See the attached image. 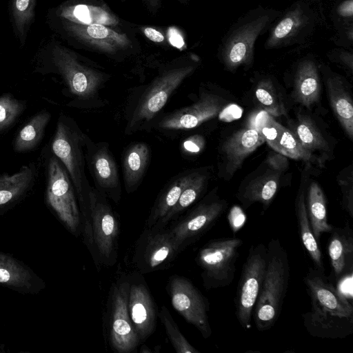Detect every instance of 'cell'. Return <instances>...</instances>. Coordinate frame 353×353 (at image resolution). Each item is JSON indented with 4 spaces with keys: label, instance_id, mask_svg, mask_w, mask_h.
<instances>
[{
    "label": "cell",
    "instance_id": "cell-29",
    "mask_svg": "<svg viewBox=\"0 0 353 353\" xmlns=\"http://www.w3.org/2000/svg\"><path fill=\"white\" fill-rule=\"evenodd\" d=\"M279 181V172H268L250 182L240 194L239 199L245 208L254 203L263 205L265 211L274 197Z\"/></svg>",
    "mask_w": 353,
    "mask_h": 353
},
{
    "label": "cell",
    "instance_id": "cell-24",
    "mask_svg": "<svg viewBox=\"0 0 353 353\" xmlns=\"http://www.w3.org/2000/svg\"><path fill=\"white\" fill-rule=\"evenodd\" d=\"M196 172L181 174L172 179L159 194L146 221L145 228H156L175 205Z\"/></svg>",
    "mask_w": 353,
    "mask_h": 353
},
{
    "label": "cell",
    "instance_id": "cell-30",
    "mask_svg": "<svg viewBox=\"0 0 353 353\" xmlns=\"http://www.w3.org/2000/svg\"><path fill=\"white\" fill-rule=\"evenodd\" d=\"M295 212L299 234L304 248L307 251L314 268L325 272L322 253L319 243L312 232L307 216L304 192H300L296 199Z\"/></svg>",
    "mask_w": 353,
    "mask_h": 353
},
{
    "label": "cell",
    "instance_id": "cell-41",
    "mask_svg": "<svg viewBox=\"0 0 353 353\" xmlns=\"http://www.w3.org/2000/svg\"><path fill=\"white\" fill-rule=\"evenodd\" d=\"M88 34L94 39H105L109 34V30L101 24H91L86 29Z\"/></svg>",
    "mask_w": 353,
    "mask_h": 353
},
{
    "label": "cell",
    "instance_id": "cell-17",
    "mask_svg": "<svg viewBox=\"0 0 353 353\" xmlns=\"http://www.w3.org/2000/svg\"><path fill=\"white\" fill-rule=\"evenodd\" d=\"M270 19L271 16L268 14L259 16L232 32L223 51V61L227 68L233 70L248 63L252 59L255 41Z\"/></svg>",
    "mask_w": 353,
    "mask_h": 353
},
{
    "label": "cell",
    "instance_id": "cell-4",
    "mask_svg": "<svg viewBox=\"0 0 353 353\" xmlns=\"http://www.w3.org/2000/svg\"><path fill=\"white\" fill-rule=\"evenodd\" d=\"M267 251L265 273L252 312L254 325L259 332L270 330L278 321L290 273L288 254L278 238L269 241Z\"/></svg>",
    "mask_w": 353,
    "mask_h": 353
},
{
    "label": "cell",
    "instance_id": "cell-7",
    "mask_svg": "<svg viewBox=\"0 0 353 353\" xmlns=\"http://www.w3.org/2000/svg\"><path fill=\"white\" fill-rule=\"evenodd\" d=\"M268 259L267 246L252 245L241 269L234 298L235 315L240 325L250 329L254 305L264 279Z\"/></svg>",
    "mask_w": 353,
    "mask_h": 353
},
{
    "label": "cell",
    "instance_id": "cell-25",
    "mask_svg": "<svg viewBox=\"0 0 353 353\" xmlns=\"http://www.w3.org/2000/svg\"><path fill=\"white\" fill-rule=\"evenodd\" d=\"M51 113L41 110L34 114L15 134L12 148L17 153H24L36 149L41 143Z\"/></svg>",
    "mask_w": 353,
    "mask_h": 353
},
{
    "label": "cell",
    "instance_id": "cell-23",
    "mask_svg": "<svg viewBox=\"0 0 353 353\" xmlns=\"http://www.w3.org/2000/svg\"><path fill=\"white\" fill-rule=\"evenodd\" d=\"M39 279L10 256L0 252V283L21 292H37Z\"/></svg>",
    "mask_w": 353,
    "mask_h": 353
},
{
    "label": "cell",
    "instance_id": "cell-20",
    "mask_svg": "<svg viewBox=\"0 0 353 353\" xmlns=\"http://www.w3.org/2000/svg\"><path fill=\"white\" fill-rule=\"evenodd\" d=\"M38 176L34 163L24 165L13 174L0 175V210L23 199L34 188Z\"/></svg>",
    "mask_w": 353,
    "mask_h": 353
},
{
    "label": "cell",
    "instance_id": "cell-28",
    "mask_svg": "<svg viewBox=\"0 0 353 353\" xmlns=\"http://www.w3.org/2000/svg\"><path fill=\"white\" fill-rule=\"evenodd\" d=\"M306 211L314 236L318 243L323 233H331L334 226L328 223L325 194L316 182H312L305 201Z\"/></svg>",
    "mask_w": 353,
    "mask_h": 353
},
{
    "label": "cell",
    "instance_id": "cell-34",
    "mask_svg": "<svg viewBox=\"0 0 353 353\" xmlns=\"http://www.w3.org/2000/svg\"><path fill=\"white\" fill-rule=\"evenodd\" d=\"M255 96L259 103L268 114L274 117L286 114L283 101L270 80L265 79L258 83Z\"/></svg>",
    "mask_w": 353,
    "mask_h": 353
},
{
    "label": "cell",
    "instance_id": "cell-32",
    "mask_svg": "<svg viewBox=\"0 0 353 353\" xmlns=\"http://www.w3.org/2000/svg\"><path fill=\"white\" fill-rule=\"evenodd\" d=\"M290 130L310 153L316 151L325 152L329 150L327 141L310 117L298 114L296 121Z\"/></svg>",
    "mask_w": 353,
    "mask_h": 353
},
{
    "label": "cell",
    "instance_id": "cell-3",
    "mask_svg": "<svg viewBox=\"0 0 353 353\" xmlns=\"http://www.w3.org/2000/svg\"><path fill=\"white\" fill-rule=\"evenodd\" d=\"M85 137L86 134L72 117L61 113L48 148L62 163L74 185L80 209L82 228L90 230L88 196L90 185L85 171Z\"/></svg>",
    "mask_w": 353,
    "mask_h": 353
},
{
    "label": "cell",
    "instance_id": "cell-12",
    "mask_svg": "<svg viewBox=\"0 0 353 353\" xmlns=\"http://www.w3.org/2000/svg\"><path fill=\"white\" fill-rule=\"evenodd\" d=\"M227 206L224 200L216 197L207 198L170 228V233L179 250L196 241L214 226Z\"/></svg>",
    "mask_w": 353,
    "mask_h": 353
},
{
    "label": "cell",
    "instance_id": "cell-16",
    "mask_svg": "<svg viewBox=\"0 0 353 353\" xmlns=\"http://www.w3.org/2000/svg\"><path fill=\"white\" fill-rule=\"evenodd\" d=\"M253 124L250 127L258 130L265 141L276 152L294 159L315 161V157L301 145L294 133L266 112H261L254 119Z\"/></svg>",
    "mask_w": 353,
    "mask_h": 353
},
{
    "label": "cell",
    "instance_id": "cell-44",
    "mask_svg": "<svg viewBox=\"0 0 353 353\" xmlns=\"http://www.w3.org/2000/svg\"><path fill=\"white\" fill-rule=\"evenodd\" d=\"M169 39L171 44L176 48H181L184 44L181 36L174 29L170 30Z\"/></svg>",
    "mask_w": 353,
    "mask_h": 353
},
{
    "label": "cell",
    "instance_id": "cell-15",
    "mask_svg": "<svg viewBox=\"0 0 353 353\" xmlns=\"http://www.w3.org/2000/svg\"><path fill=\"white\" fill-rule=\"evenodd\" d=\"M223 101L217 95L203 92L193 104L163 117L158 128L163 130H187L198 127L215 117L222 110Z\"/></svg>",
    "mask_w": 353,
    "mask_h": 353
},
{
    "label": "cell",
    "instance_id": "cell-31",
    "mask_svg": "<svg viewBox=\"0 0 353 353\" xmlns=\"http://www.w3.org/2000/svg\"><path fill=\"white\" fill-rule=\"evenodd\" d=\"M37 0H11L10 17L13 32L23 46L35 19Z\"/></svg>",
    "mask_w": 353,
    "mask_h": 353
},
{
    "label": "cell",
    "instance_id": "cell-2",
    "mask_svg": "<svg viewBox=\"0 0 353 353\" xmlns=\"http://www.w3.org/2000/svg\"><path fill=\"white\" fill-rule=\"evenodd\" d=\"M33 72L61 78L63 92L71 101L68 106L83 108L99 98L103 76L80 63L77 57L56 41L46 43L38 50Z\"/></svg>",
    "mask_w": 353,
    "mask_h": 353
},
{
    "label": "cell",
    "instance_id": "cell-10",
    "mask_svg": "<svg viewBox=\"0 0 353 353\" xmlns=\"http://www.w3.org/2000/svg\"><path fill=\"white\" fill-rule=\"evenodd\" d=\"M173 307L189 323L193 325L204 339L211 336L212 331L208 318L210 304L199 289L183 276H173L168 285Z\"/></svg>",
    "mask_w": 353,
    "mask_h": 353
},
{
    "label": "cell",
    "instance_id": "cell-18",
    "mask_svg": "<svg viewBox=\"0 0 353 353\" xmlns=\"http://www.w3.org/2000/svg\"><path fill=\"white\" fill-rule=\"evenodd\" d=\"M128 306L139 341L146 339L154 330L156 311L152 298L144 283H130Z\"/></svg>",
    "mask_w": 353,
    "mask_h": 353
},
{
    "label": "cell",
    "instance_id": "cell-19",
    "mask_svg": "<svg viewBox=\"0 0 353 353\" xmlns=\"http://www.w3.org/2000/svg\"><path fill=\"white\" fill-rule=\"evenodd\" d=\"M334 279L341 281L352 275L353 230L349 222L343 227H334L331 232L327 246Z\"/></svg>",
    "mask_w": 353,
    "mask_h": 353
},
{
    "label": "cell",
    "instance_id": "cell-26",
    "mask_svg": "<svg viewBox=\"0 0 353 353\" xmlns=\"http://www.w3.org/2000/svg\"><path fill=\"white\" fill-rule=\"evenodd\" d=\"M321 84L315 63L312 61L301 62L296 72L294 98L297 102L310 108L319 100Z\"/></svg>",
    "mask_w": 353,
    "mask_h": 353
},
{
    "label": "cell",
    "instance_id": "cell-43",
    "mask_svg": "<svg viewBox=\"0 0 353 353\" xmlns=\"http://www.w3.org/2000/svg\"><path fill=\"white\" fill-rule=\"evenodd\" d=\"M338 12L343 17H352L353 0H347L343 2L339 7Z\"/></svg>",
    "mask_w": 353,
    "mask_h": 353
},
{
    "label": "cell",
    "instance_id": "cell-37",
    "mask_svg": "<svg viewBox=\"0 0 353 353\" xmlns=\"http://www.w3.org/2000/svg\"><path fill=\"white\" fill-rule=\"evenodd\" d=\"M303 17L299 9L290 12L276 26L268 39L270 47L275 46L281 41L292 35L302 23Z\"/></svg>",
    "mask_w": 353,
    "mask_h": 353
},
{
    "label": "cell",
    "instance_id": "cell-21",
    "mask_svg": "<svg viewBox=\"0 0 353 353\" xmlns=\"http://www.w3.org/2000/svg\"><path fill=\"white\" fill-rule=\"evenodd\" d=\"M264 141L262 134L250 126L233 134L223 145L226 172L233 175L241 168L245 159Z\"/></svg>",
    "mask_w": 353,
    "mask_h": 353
},
{
    "label": "cell",
    "instance_id": "cell-40",
    "mask_svg": "<svg viewBox=\"0 0 353 353\" xmlns=\"http://www.w3.org/2000/svg\"><path fill=\"white\" fill-rule=\"evenodd\" d=\"M267 162L272 169H274L277 172H281L285 170L288 166V160L286 157L277 152L270 154L268 158Z\"/></svg>",
    "mask_w": 353,
    "mask_h": 353
},
{
    "label": "cell",
    "instance_id": "cell-22",
    "mask_svg": "<svg viewBox=\"0 0 353 353\" xmlns=\"http://www.w3.org/2000/svg\"><path fill=\"white\" fill-rule=\"evenodd\" d=\"M150 148L143 142L129 145L122 157V171L128 193L135 191L141 183L150 160Z\"/></svg>",
    "mask_w": 353,
    "mask_h": 353
},
{
    "label": "cell",
    "instance_id": "cell-27",
    "mask_svg": "<svg viewBox=\"0 0 353 353\" xmlns=\"http://www.w3.org/2000/svg\"><path fill=\"white\" fill-rule=\"evenodd\" d=\"M327 90L332 108L346 132L353 138V105L352 100L342 81L337 77H330L327 81Z\"/></svg>",
    "mask_w": 353,
    "mask_h": 353
},
{
    "label": "cell",
    "instance_id": "cell-13",
    "mask_svg": "<svg viewBox=\"0 0 353 353\" xmlns=\"http://www.w3.org/2000/svg\"><path fill=\"white\" fill-rule=\"evenodd\" d=\"M179 252L170 229L145 228L137 243L133 262L140 272H150L163 268Z\"/></svg>",
    "mask_w": 353,
    "mask_h": 353
},
{
    "label": "cell",
    "instance_id": "cell-33",
    "mask_svg": "<svg viewBox=\"0 0 353 353\" xmlns=\"http://www.w3.org/2000/svg\"><path fill=\"white\" fill-rule=\"evenodd\" d=\"M206 181L207 176L205 174L196 172L192 179L183 190L175 205L156 228H164L170 221L177 218L179 214L192 205L204 190Z\"/></svg>",
    "mask_w": 353,
    "mask_h": 353
},
{
    "label": "cell",
    "instance_id": "cell-14",
    "mask_svg": "<svg viewBox=\"0 0 353 353\" xmlns=\"http://www.w3.org/2000/svg\"><path fill=\"white\" fill-rule=\"evenodd\" d=\"M129 288L130 282L124 281L114 285L112 292L110 340L119 353L132 352L140 341L130 317Z\"/></svg>",
    "mask_w": 353,
    "mask_h": 353
},
{
    "label": "cell",
    "instance_id": "cell-11",
    "mask_svg": "<svg viewBox=\"0 0 353 353\" xmlns=\"http://www.w3.org/2000/svg\"><path fill=\"white\" fill-rule=\"evenodd\" d=\"M85 158L95 188L107 198L118 203L121 187L117 165L108 143L94 142L86 134Z\"/></svg>",
    "mask_w": 353,
    "mask_h": 353
},
{
    "label": "cell",
    "instance_id": "cell-42",
    "mask_svg": "<svg viewBox=\"0 0 353 353\" xmlns=\"http://www.w3.org/2000/svg\"><path fill=\"white\" fill-rule=\"evenodd\" d=\"M73 14L80 21L90 23L92 21V17L90 14L88 8L85 5H78L73 10Z\"/></svg>",
    "mask_w": 353,
    "mask_h": 353
},
{
    "label": "cell",
    "instance_id": "cell-5",
    "mask_svg": "<svg viewBox=\"0 0 353 353\" xmlns=\"http://www.w3.org/2000/svg\"><path fill=\"white\" fill-rule=\"evenodd\" d=\"M46 174V199L49 208L74 234L81 231L79 205L72 181L48 145L42 151Z\"/></svg>",
    "mask_w": 353,
    "mask_h": 353
},
{
    "label": "cell",
    "instance_id": "cell-38",
    "mask_svg": "<svg viewBox=\"0 0 353 353\" xmlns=\"http://www.w3.org/2000/svg\"><path fill=\"white\" fill-rule=\"evenodd\" d=\"M205 140L201 135L188 137L181 144V150L187 154H196L204 148Z\"/></svg>",
    "mask_w": 353,
    "mask_h": 353
},
{
    "label": "cell",
    "instance_id": "cell-6",
    "mask_svg": "<svg viewBox=\"0 0 353 353\" xmlns=\"http://www.w3.org/2000/svg\"><path fill=\"white\" fill-rule=\"evenodd\" d=\"M243 241L237 237L212 239L199 251L196 262L201 269L206 290L229 286L234 281L236 263Z\"/></svg>",
    "mask_w": 353,
    "mask_h": 353
},
{
    "label": "cell",
    "instance_id": "cell-35",
    "mask_svg": "<svg viewBox=\"0 0 353 353\" xmlns=\"http://www.w3.org/2000/svg\"><path fill=\"white\" fill-rule=\"evenodd\" d=\"M27 108V101L11 93L0 95V135L9 130Z\"/></svg>",
    "mask_w": 353,
    "mask_h": 353
},
{
    "label": "cell",
    "instance_id": "cell-45",
    "mask_svg": "<svg viewBox=\"0 0 353 353\" xmlns=\"http://www.w3.org/2000/svg\"><path fill=\"white\" fill-rule=\"evenodd\" d=\"M144 33L150 40L154 42H161L164 39L161 32L152 28H146L144 30Z\"/></svg>",
    "mask_w": 353,
    "mask_h": 353
},
{
    "label": "cell",
    "instance_id": "cell-1",
    "mask_svg": "<svg viewBox=\"0 0 353 353\" xmlns=\"http://www.w3.org/2000/svg\"><path fill=\"white\" fill-rule=\"evenodd\" d=\"M310 310L302 314L303 326L313 337L345 339L353 334V305L331 279L309 267L303 278Z\"/></svg>",
    "mask_w": 353,
    "mask_h": 353
},
{
    "label": "cell",
    "instance_id": "cell-8",
    "mask_svg": "<svg viewBox=\"0 0 353 353\" xmlns=\"http://www.w3.org/2000/svg\"><path fill=\"white\" fill-rule=\"evenodd\" d=\"M88 196L95 256L112 265L117 258L118 221L105 196L91 185Z\"/></svg>",
    "mask_w": 353,
    "mask_h": 353
},
{
    "label": "cell",
    "instance_id": "cell-39",
    "mask_svg": "<svg viewBox=\"0 0 353 353\" xmlns=\"http://www.w3.org/2000/svg\"><path fill=\"white\" fill-rule=\"evenodd\" d=\"M343 192V205L349 215L353 218V189L352 179L350 182L339 180Z\"/></svg>",
    "mask_w": 353,
    "mask_h": 353
},
{
    "label": "cell",
    "instance_id": "cell-36",
    "mask_svg": "<svg viewBox=\"0 0 353 353\" xmlns=\"http://www.w3.org/2000/svg\"><path fill=\"white\" fill-rule=\"evenodd\" d=\"M159 317L164 325L165 332L173 347L177 353H199L180 332L170 311L163 305L159 312Z\"/></svg>",
    "mask_w": 353,
    "mask_h": 353
},
{
    "label": "cell",
    "instance_id": "cell-9",
    "mask_svg": "<svg viewBox=\"0 0 353 353\" xmlns=\"http://www.w3.org/2000/svg\"><path fill=\"white\" fill-rule=\"evenodd\" d=\"M192 70V67L174 69L154 79L141 96L129 119L125 133L134 132L151 121Z\"/></svg>",
    "mask_w": 353,
    "mask_h": 353
}]
</instances>
